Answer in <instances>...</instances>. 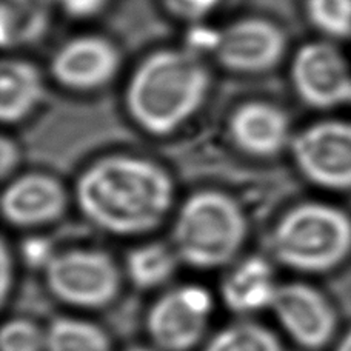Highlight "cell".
Instances as JSON below:
<instances>
[{
    "mask_svg": "<svg viewBox=\"0 0 351 351\" xmlns=\"http://www.w3.org/2000/svg\"><path fill=\"white\" fill-rule=\"evenodd\" d=\"M231 143L256 159L276 158L288 152L294 130L287 111L268 100H248L231 111L227 122Z\"/></svg>",
    "mask_w": 351,
    "mask_h": 351,
    "instance_id": "cell-13",
    "label": "cell"
},
{
    "mask_svg": "<svg viewBox=\"0 0 351 351\" xmlns=\"http://www.w3.org/2000/svg\"><path fill=\"white\" fill-rule=\"evenodd\" d=\"M125 351H159V350H158V348H154L153 346H149V347L137 346V347H131V348H128V350H125Z\"/></svg>",
    "mask_w": 351,
    "mask_h": 351,
    "instance_id": "cell-27",
    "label": "cell"
},
{
    "mask_svg": "<svg viewBox=\"0 0 351 351\" xmlns=\"http://www.w3.org/2000/svg\"><path fill=\"white\" fill-rule=\"evenodd\" d=\"M42 271L49 294L73 310H104L116 302L125 284L122 263L94 247L54 252Z\"/></svg>",
    "mask_w": 351,
    "mask_h": 351,
    "instance_id": "cell-5",
    "label": "cell"
},
{
    "mask_svg": "<svg viewBox=\"0 0 351 351\" xmlns=\"http://www.w3.org/2000/svg\"><path fill=\"white\" fill-rule=\"evenodd\" d=\"M45 74L22 56H6L0 66V121L19 125L39 108L47 91Z\"/></svg>",
    "mask_w": 351,
    "mask_h": 351,
    "instance_id": "cell-15",
    "label": "cell"
},
{
    "mask_svg": "<svg viewBox=\"0 0 351 351\" xmlns=\"http://www.w3.org/2000/svg\"><path fill=\"white\" fill-rule=\"evenodd\" d=\"M279 284L271 258L248 254L225 269L219 293L225 308L239 317H253L269 311Z\"/></svg>",
    "mask_w": 351,
    "mask_h": 351,
    "instance_id": "cell-14",
    "label": "cell"
},
{
    "mask_svg": "<svg viewBox=\"0 0 351 351\" xmlns=\"http://www.w3.org/2000/svg\"><path fill=\"white\" fill-rule=\"evenodd\" d=\"M290 82L300 102L321 111L351 102V64L337 43H302L290 60Z\"/></svg>",
    "mask_w": 351,
    "mask_h": 351,
    "instance_id": "cell-8",
    "label": "cell"
},
{
    "mask_svg": "<svg viewBox=\"0 0 351 351\" xmlns=\"http://www.w3.org/2000/svg\"><path fill=\"white\" fill-rule=\"evenodd\" d=\"M335 351H351V331L342 337L339 343L336 346Z\"/></svg>",
    "mask_w": 351,
    "mask_h": 351,
    "instance_id": "cell-26",
    "label": "cell"
},
{
    "mask_svg": "<svg viewBox=\"0 0 351 351\" xmlns=\"http://www.w3.org/2000/svg\"><path fill=\"white\" fill-rule=\"evenodd\" d=\"M182 262L170 241H145L128 250L122 262L125 282L141 291L168 285Z\"/></svg>",
    "mask_w": 351,
    "mask_h": 351,
    "instance_id": "cell-16",
    "label": "cell"
},
{
    "mask_svg": "<svg viewBox=\"0 0 351 351\" xmlns=\"http://www.w3.org/2000/svg\"><path fill=\"white\" fill-rule=\"evenodd\" d=\"M304 10L322 39L337 42L351 37V0H304Z\"/></svg>",
    "mask_w": 351,
    "mask_h": 351,
    "instance_id": "cell-20",
    "label": "cell"
},
{
    "mask_svg": "<svg viewBox=\"0 0 351 351\" xmlns=\"http://www.w3.org/2000/svg\"><path fill=\"white\" fill-rule=\"evenodd\" d=\"M211 85V70L199 51L164 47L148 53L130 73L123 108L142 133L168 137L202 110Z\"/></svg>",
    "mask_w": 351,
    "mask_h": 351,
    "instance_id": "cell-2",
    "label": "cell"
},
{
    "mask_svg": "<svg viewBox=\"0 0 351 351\" xmlns=\"http://www.w3.org/2000/svg\"><path fill=\"white\" fill-rule=\"evenodd\" d=\"M216 300L197 284L168 288L145 316L149 346L159 351H194L208 339Z\"/></svg>",
    "mask_w": 351,
    "mask_h": 351,
    "instance_id": "cell-7",
    "label": "cell"
},
{
    "mask_svg": "<svg viewBox=\"0 0 351 351\" xmlns=\"http://www.w3.org/2000/svg\"><path fill=\"white\" fill-rule=\"evenodd\" d=\"M54 6L64 11L68 17L73 19H91L99 16L111 0H53Z\"/></svg>",
    "mask_w": 351,
    "mask_h": 351,
    "instance_id": "cell-23",
    "label": "cell"
},
{
    "mask_svg": "<svg viewBox=\"0 0 351 351\" xmlns=\"http://www.w3.org/2000/svg\"><path fill=\"white\" fill-rule=\"evenodd\" d=\"M0 351H47V330L28 317H11L0 331Z\"/></svg>",
    "mask_w": 351,
    "mask_h": 351,
    "instance_id": "cell-21",
    "label": "cell"
},
{
    "mask_svg": "<svg viewBox=\"0 0 351 351\" xmlns=\"http://www.w3.org/2000/svg\"><path fill=\"white\" fill-rule=\"evenodd\" d=\"M288 154L308 184L351 191V119L322 117L306 123L294 131Z\"/></svg>",
    "mask_w": 351,
    "mask_h": 351,
    "instance_id": "cell-6",
    "label": "cell"
},
{
    "mask_svg": "<svg viewBox=\"0 0 351 351\" xmlns=\"http://www.w3.org/2000/svg\"><path fill=\"white\" fill-rule=\"evenodd\" d=\"M174 17L188 22H199L210 16L222 0H162Z\"/></svg>",
    "mask_w": 351,
    "mask_h": 351,
    "instance_id": "cell-22",
    "label": "cell"
},
{
    "mask_svg": "<svg viewBox=\"0 0 351 351\" xmlns=\"http://www.w3.org/2000/svg\"><path fill=\"white\" fill-rule=\"evenodd\" d=\"M287 34L271 19L247 16L221 31L213 49L223 70L234 74H262L274 70L287 54Z\"/></svg>",
    "mask_w": 351,
    "mask_h": 351,
    "instance_id": "cell-9",
    "label": "cell"
},
{
    "mask_svg": "<svg viewBox=\"0 0 351 351\" xmlns=\"http://www.w3.org/2000/svg\"><path fill=\"white\" fill-rule=\"evenodd\" d=\"M269 313L287 339L306 351L321 350L333 339V306L317 288L305 282H280Z\"/></svg>",
    "mask_w": 351,
    "mask_h": 351,
    "instance_id": "cell-11",
    "label": "cell"
},
{
    "mask_svg": "<svg viewBox=\"0 0 351 351\" xmlns=\"http://www.w3.org/2000/svg\"><path fill=\"white\" fill-rule=\"evenodd\" d=\"M200 351H284V347L273 328L242 317L213 333Z\"/></svg>",
    "mask_w": 351,
    "mask_h": 351,
    "instance_id": "cell-19",
    "label": "cell"
},
{
    "mask_svg": "<svg viewBox=\"0 0 351 351\" xmlns=\"http://www.w3.org/2000/svg\"><path fill=\"white\" fill-rule=\"evenodd\" d=\"M350 252V217L337 206L317 200L290 206L269 231V258L293 273H328Z\"/></svg>",
    "mask_w": 351,
    "mask_h": 351,
    "instance_id": "cell-4",
    "label": "cell"
},
{
    "mask_svg": "<svg viewBox=\"0 0 351 351\" xmlns=\"http://www.w3.org/2000/svg\"><path fill=\"white\" fill-rule=\"evenodd\" d=\"M122 53L102 34H79L60 43L48 64V77L71 93H94L117 77Z\"/></svg>",
    "mask_w": 351,
    "mask_h": 351,
    "instance_id": "cell-10",
    "label": "cell"
},
{
    "mask_svg": "<svg viewBox=\"0 0 351 351\" xmlns=\"http://www.w3.org/2000/svg\"><path fill=\"white\" fill-rule=\"evenodd\" d=\"M53 0H0V43L21 49L43 39L51 25Z\"/></svg>",
    "mask_w": 351,
    "mask_h": 351,
    "instance_id": "cell-17",
    "label": "cell"
},
{
    "mask_svg": "<svg viewBox=\"0 0 351 351\" xmlns=\"http://www.w3.org/2000/svg\"><path fill=\"white\" fill-rule=\"evenodd\" d=\"M47 351H112L104 327L80 316H58L47 327Z\"/></svg>",
    "mask_w": 351,
    "mask_h": 351,
    "instance_id": "cell-18",
    "label": "cell"
},
{
    "mask_svg": "<svg viewBox=\"0 0 351 351\" xmlns=\"http://www.w3.org/2000/svg\"><path fill=\"white\" fill-rule=\"evenodd\" d=\"M21 148L11 136L3 134L0 139V176L6 182L16 176V170L21 164Z\"/></svg>",
    "mask_w": 351,
    "mask_h": 351,
    "instance_id": "cell-24",
    "label": "cell"
},
{
    "mask_svg": "<svg viewBox=\"0 0 351 351\" xmlns=\"http://www.w3.org/2000/svg\"><path fill=\"white\" fill-rule=\"evenodd\" d=\"M71 202L73 193L60 179L45 171H28L5 182L0 208L10 227L31 231L60 221Z\"/></svg>",
    "mask_w": 351,
    "mask_h": 351,
    "instance_id": "cell-12",
    "label": "cell"
},
{
    "mask_svg": "<svg viewBox=\"0 0 351 351\" xmlns=\"http://www.w3.org/2000/svg\"><path fill=\"white\" fill-rule=\"evenodd\" d=\"M242 205L221 190H199L178 204L170 219V243L182 265L213 271L242 258L248 239Z\"/></svg>",
    "mask_w": 351,
    "mask_h": 351,
    "instance_id": "cell-3",
    "label": "cell"
},
{
    "mask_svg": "<svg viewBox=\"0 0 351 351\" xmlns=\"http://www.w3.org/2000/svg\"><path fill=\"white\" fill-rule=\"evenodd\" d=\"M73 204L93 227L116 237H145L178 206L171 173L158 160L111 153L90 162L73 186Z\"/></svg>",
    "mask_w": 351,
    "mask_h": 351,
    "instance_id": "cell-1",
    "label": "cell"
},
{
    "mask_svg": "<svg viewBox=\"0 0 351 351\" xmlns=\"http://www.w3.org/2000/svg\"><path fill=\"white\" fill-rule=\"evenodd\" d=\"M0 261H2V285H0V293H2V304L5 305L6 300L11 296L12 287L16 280V258L12 253V248L6 239L2 241V252H0Z\"/></svg>",
    "mask_w": 351,
    "mask_h": 351,
    "instance_id": "cell-25",
    "label": "cell"
}]
</instances>
